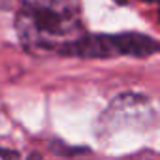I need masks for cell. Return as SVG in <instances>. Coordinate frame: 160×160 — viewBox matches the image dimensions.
<instances>
[{"label":"cell","mask_w":160,"mask_h":160,"mask_svg":"<svg viewBox=\"0 0 160 160\" xmlns=\"http://www.w3.org/2000/svg\"><path fill=\"white\" fill-rule=\"evenodd\" d=\"M21 47L34 57H66L85 28L81 0H23L15 15Z\"/></svg>","instance_id":"6da1fadb"},{"label":"cell","mask_w":160,"mask_h":160,"mask_svg":"<svg viewBox=\"0 0 160 160\" xmlns=\"http://www.w3.org/2000/svg\"><path fill=\"white\" fill-rule=\"evenodd\" d=\"M158 42L152 36L141 32H117V34H92L85 32L66 57L87 58V60H108V58H149L156 55Z\"/></svg>","instance_id":"7a4b0ae2"},{"label":"cell","mask_w":160,"mask_h":160,"mask_svg":"<svg viewBox=\"0 0 160 160\" xmlns=\"http://www.w3.org/2000/svg\"><path fill=\"white\" fill-rule=\"evenodd\" d=\"M115 2H119V4H126L128 0H115Z\"/></svg>","instance_id":"277c9868"},{"label":"cell","mask_w":160,"mask_h":160,"mask_svg":"<svg viewBox=\"0 0 160 160\" xmlns=\"http://www.w3.org/2000/svg\"><path fill=\"white\" fill-rule=\"evenodd\" d=\"M141 2H145V4H156V0H141Z\"/></svg>","instance_id":"3957f363"}]
</instances>
